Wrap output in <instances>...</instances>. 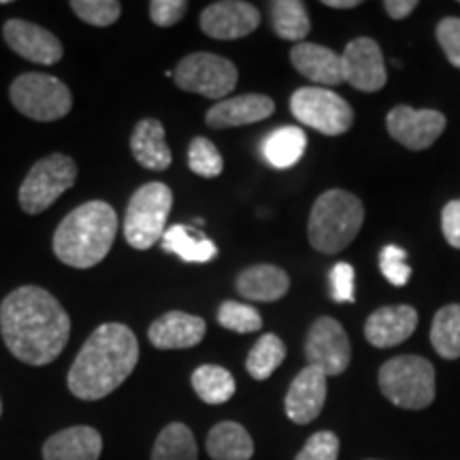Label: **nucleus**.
Wrapping results in <instances>:
<instances>
[{
  "instance_id": "f257e3e1",
  "label": "nucleus",
  "mask_w": 460,
  "mask_h": 460,
  "mask_svg": "<svg viewBox=\"0 0 460 460\" xmlns=\"http://www.w3.org/2000/svg\"><path fill=\"white\" fill-rule=\"evenodd\" d=\"M0 332L17 360L43 367L66 348L71 318L45 288L22 286L9 292L0 305Z\"/></svg>"
},
{
  "instance_id": "f03ea898",
  "label": "nucleus",
  "mask_w": 460,
  "mask_h": 460,
  "mask_svg": "<svg viewBox=\"0 0 460 460\" xmlns=\"http://www.w3.org/2000/svg\"><path fill=\"white\" fill-rule=\"evenodd\" d=\"M139 362V341L126 324H101L77 358L73 360L66 384L73 396L82 401H101L118 390Z\"/></svg>"
},
{
  "instance_id": "7ed1b4c3",
  "label": "nucleus",
  "mask_w": 460,
  "mask_h": 460,
  "mask_svg": "<svg viewBox=\"0 0 460 460\" xmlns=\"http://www.w3.org/2000/svg\"><path fill=\"white\" fill-rule=\"evenodd\" d=\"M118 234V214L105 200L75 207L54 233V254L73 269H92L105 261Z\"/></svg>"
},
{
  "instance_id": "20e7f679",
  "label": "nucleus",
  "mask_w": 460,
  "mask_h": 460,
  "mask_svg": "<svg viewBox=\"0 0 460 460\" xmlns=\"http://www.w3.org/2000/svg\"><path fill=\"white\" fill-rule=\"evenodd\" d=\"M365 222V207L348 190H329L314 203L309 216V243L320 254L332 256L358 237Z\"/></svg>"
},
{
  "instance_id": "39448f33",
  "label": "nucleus",
  "mask_w": 460,
  "mask_h": 460,
  "mask_svg": "<svg viewBox=\"0 0 460 460\" xmlns=\"http://www.w3.org/2000/svg\"><path fill=\"white\" fill-rule=\"evenodd\" d=\"M379 390L402 410H424L435 401V369L422 356H396L384 362Z\"/></svg>"
},
{
  "instance_id": "423d86ee",
  "label": "nucleus",
  "mask_w": 460,
  "mask_h": 460,
  "mask_svg": "<svg viewBox=\"0 0 460 460\" xmlns=\"http://www.w3.org/2000/svg\"><path fill=\"white\" fill-rule=\"evenodd\" d=\"M172 207V192L163 181L146 183L132 194L124 216V237L135 250H149L163 239Z\"/></svg>"
},
{
  "instance_id": "0eeeda50",
  "label": "nucleus",
  "mask_w": 460,
  "mask_h": 460,
  "mask_svg": "<svg viewBox=\"0 0 460 460\" xmlns=\"http://www.w3.org/2000/svg\"><path fill=\"white\" fill-rule=\"evenodd\" d=\"M13 107L34 122H56L73 107V94L54 75L24 73L9 88Z\"/></svg>"
},
{
  "instance_id": "6e6552de",
  "label": "nucleus",
  "mask_w": 460,
  "mask_h": 460,
  "mask_svg": "<svg viewBox=\"0 0 460 460\" xmlns=\"http://www.w3.org/2000/svg\"><path fill=\"white\" fill-rule=\"evenodd\" d=\"M75 180H77L75 160L65 154H49L39 160L22 181L17 192L20 207L31 216L43 214L66 190L75 186Z\"/></svg>"
},
{
  "instance_id": "1a4fd4ad",
  "label": "nucleus",
  "mask_w": 460,
  "mask_h": 460,
  "mask_svg": "<svg viewBox=\"0 0 460 460\" xmlns=\"http://www.w3.org/2000/svg\"><path fill=\"white\" fill-rule=\"evenodd\" d=\"M172 79L181 90L220 102L224 96L234 90L239 73L228 58L199 51V54L181 58L172 73Z\"/></svg>"
},
{
  "instance_id": "9d476101",
  "label": "nucleus",
  "mask_w": 460,
  "mask_h": 460,
  "mask_svg": "<svg viewBox=\"0 0 460 460\" xmlns=\"http://www.w3.org/2000/svg\"><path fill=\"white\" fill-rule=\"evenodd\" d=\"M290 111L307 128L322 135H345L354 124L349 102L326 88H298L290 99Z\"/></svg>"
},
{
  "instance_id": "9b49d317",
  "label": "nucleus",
  "mask_w": 460,
  "mask_h": 460,
  "mask_svg": "<svg viewBox=\"0 0 460 460\" xmlns=\"http://www.w3.org/2000/svg\"><path fill=\"white\" fill-rule=\"evenodd\" d=\"M305 358L309 367H315L329 376H341L352 360V345H349L348 332L337 320L318 318L309 329L307 341H305Z\"/></svg>"
},
{
  "instance_id": "f8f14e48",
  "label": "nucleus",
  "mask_w": 460,
  "mask_h": 460,
  "mask_svg": "<svg viewBox=\"0 0 460 460\" xmlns=\"http://www.w3.org/2000/svg\"><path fill=\"white\" fill-rule=\"evenodd\" d=\"M446 115L435 109H420L418 111V109L405 105L394 107L386 118L388 135L411 152H422L433 146L446 130Z\"/></svg>"
},
{
  "instance_id": "ddd939ff",
  "label": "nucleus",
  "mask_w": 460,
  "mask_h": 460,
  "mask_svg": "<svg viewBox=\"0 0 460 460\" xmlns=\"http://www.w3.org/2000/svg\"><path fill=\"white\" fill-rule=\"evenodd\" d=\"M261 26V11L243 0H220L200 13V31L217 41H234Z\"/></svg>"
},
{
  "instance_id": "4468645a",
  "label": "nucleus",
  "mask_w": 460,
  "mask_h": 460,
  "mask_svg": "<svg viewBox=\"0 0 460 460\" xmlns=\"http://www.w3.org/2000/svg\"><path fill=\"white\" fill-rule=\"evenodd\" d=\"M3 37L17 56L34 62V65L51 66L60 62L65 54V48L54 32L26 20L4 22Z\"/></svg>"
},
{
  "instance_id": "2eb2a0df",
  "label": "nucleus",
  "mask_w": 460,
  "mask_h": 460,
  "mask_svg": "<svg viewBox=\"0 0 460 460\" xmlns=\"http://www.w3.org/2000/svg\"><path fill=\"white\" fill-rule=\"evenodd\" d=\"M343 82L360 92H377L386 85V65L379 45L373 39L360 37L348 43L343 56Z\"/></svg>"
},
{
  "instance_id": "dca6fc26",
  "label": "nucleus",
  "mask_w": 460,
  "mask_h": 460,
  "mask_svg": "<svg viewBox=\"0 0 460 460\" xmlns=\"http://www.w3.org/2000/svg\"><path fill=\"white\" fill-rule=\"evenodd\" d=\"M324 402L326 376L315 367H305L288 388L286 416L295 424H309L324 410Z\"/></svg>"
},
{
  "instance_id": "f3484780",
  "label": "nucleus",
  "mask_w": 460,
  "mask_h": 460,
  "mask_svg": "<svg viewBox=\"0 0 460 460\" xmlns=\"http://www.w3.org/2000/svg\"><path fill=\"white\" fill-rule=\"evenodd\" d=\"M418 326V312L410 305H390L369 315L365 324V337L379 349L394 348L407 341Z\"/></svg>"
},
{
  "instance_id": "a211bd4d",
  "label": "nucleus",
  "mask_w": 460,
  "mask_h": 460,
  "mask_svg": "<svg viewBox=\"0 0 460 460\" xmlns=\"http://www.w3.org/2000/svg\"><path fill=\"white\" fill-rule=\"evenodd\" d=\"M207 324L199 315L186 312H169L149 326V343L156 349H188L205 339Z\"/></svg>"
},
{
  "instance_id": "6ab92c4d",
  "label": "nucleus",
  "mask_w": 460,
  "mask_h": 460,
  "mask_svg": "<svg viewBox=\"0 0 460 460\" xmlns=\"http://www.w3.org/2000/svg\"><path fill=\"white\" fill-rule=\"evenodd\" d=\"M275 111V102L264 94H243L233 96L216 102L205 115V122L211 128H234V126L256 124L271 118Z\"/></svg>"
},
{
  "instance_id": "aec40b11",
  "label": "nucleus",
  "mask_w": 460,
  "mask_h": 460,
  "mask_svg": "<svg viewBox=\"0 0 460 460\" xmlns=\"http://www.w3.org/2000/svg\"><path fill=\"white\" fill-rule=\"evenodd\" d=\"M290 62L303 77L318 84L320 88L343 84L341 56L324 45L296 43L290 51Z\"/></svg>"
},
{
  "instance_id": "412c9836",
  "label": "nucleus",
  "mask_w": 460,
  "mask_h": 460,
  "mask_svg": "<svg viewBox=\"0 0 460 460\" xmlns=\"http://www.w3.org/2000/svg\"><path fill=\"white\" fill-rule=\"evenodd\" d=\"M102 437L92 427H71L43 444V460H99Z\"/></svg>"
},
{
  "instance_id": "4be33fe9",
  "label": "nucleus",
  "mask_w": 460,
  "mask_h": 460,
  "mask_svg": "<svg viewBox=\"0 0 460 460\" xmlns=\"http://www.w3.org/2000/svg\"><path fill=\"white\" fill-rule=\"evenodd\" d=\"M130 152L137 163L149 171H166L172 163L164 126L156 118H146L135 126L130 137Z\"/></svg>"
},
{
  "instance_id": "5701e85b",
  "label": "nucleus",
  "mask_w": 460,
  "mask_h": 460,
  "mask_svg": "<svg viewBox=\"0 0 460 460\" xmlns=\"http://www.w3.org/2000/svg\"><path fill=\"white\" fill-rule=\"evenodd\" d=\"M237 290L243 298L258 303H275L290 290V278L275 264H254L237 278Z\"/></svg>"
},
{
  "instance_id": "b1692460",
  "label": "nucleus",
  "mask_w": 460,
  "mask_h": 460,
  "mask_svg": "<svg viewBox=\"0 0 460 460\" xmlns=\"http://www.w3.org/2000/svg\"><path fill=\"white\" fill-rule=\"evenodd\" d=\"M160 243H163L164 252L180 256L183 262L205 264L217 256L214 241L205 237L200 230L186 226V224H175V226L166 228Z\"/></svg>"
},
{
  "instance_id": "393cba45",
  "label": "nucleus",
  "mask_w": 460,
  "mask_h": 460,
  "mask_svg": "<svg viewBox=\"0 0 460 460\" xmlns=\"http://www.w3.org/2000/svg\"><path fill=\"white\" fill-rule=\"evenodd\" d=\"M307 135L298 126H279L262 141V156L273 169H290L303 158Z\"/></svg>"
},
{
  "instance_id": "a878e982",
  "label": "nucleus",
  "mask_w": 460,
  "mask_h": 460,
  "mask_svg": "<svg viewBox=\"0 0 460 460\" xmlns=\"http://www.w3.org/2000/svg\"><path fill=\"white\" fill-rule=\"evenodd\" d=\"M207 454L214 460H250L254 441L239 422H220L207 435Z\"/></svg>"
},
{
  "instance_id": "bb28decb",
  "label": "nucleus",
  "mask_w": 460,
  "mask_h": 460,
  "mask_svg": "<svg viewBox=\"0 0 460 460\" xmlns=\"http://www.w3.org/2000/svg\"><path fill=\"white\" fill-rule=\"evenodd\" d=\"M269 13H271L273 31L279 39L301 43L312 32V20L301 0H275L269 4Z\"/></svg>"
},
{
  "instance_id": "cd10ccee",
  "label": "nucleus",
  "mask_w": 460,
  "mask_h": 460,
  "mask_svg": "<svg viewBox=\"0 0 460 460\" xmlns=\"http://www.w3.org/2000/svg\"><path fill=\"white\" fill-rule=\"evenodd\" d=\"M190 382H192L199 399L209 402V405H222V402L233 399L234 390H237L233 373L220 365H200L192 373Z\"/></svg>"
},
{
  "instance_id": "c85d7f7f",
  "label": "nucleus",
  "mask_w": 460,
  "mask_h": 460,
  "mask_svg": "<svg viewBox=\"0 0 460 460\" xmlns=\"http://www.w3.org/2000/svg\"><path fill=\"white\" fill-rule=\"evenodd\" d=\"M199 446L194 433L186 424L171 422L160 430L149 460H197Z\"/></svg>"
},
{
  "instance_id": "c756f323",
  "label": "nucleus",
  "mask_w": 460,
  "mask_h": 460,
  "mask_svg": "<svg viewBox=\"0 0 460 460\" xmlns=\"http://www.w3.org/2000/svg\"><path fill=\"white\" fill-rule=\"evenodd\" d=\"M430 343L447 360L460 358V305H446L430 324Z\"/></svg>"
},
{
  "instance_id": "7c9ffc66",
  "label": "nucleus",
  "mask_w": 460,
  "mask_h": 460,
  "mask_svg": "<svg viewBox=\"0 0 460 460\" xmlns=\"http://www.w3.org/2000/svg\"><path fill=\"white\" fill-rule=\"evenodd\" d=\"M286 358V345L278 335L269 332L258 339L254 348L250 349L245 360V369L258 382H264L278 371V367Z\"/></svg>"
},
{
  "instance_id": "2f4dec72",
  "label": "nucleus",
  "mask_w": 460,
  "mask_h": 460,
  "mask_svg": "<svg viewBox=\"0 0 460 460\" xmlns=\"http://www.w3.org/2000/svg\"><path fill=\"white\" fill-rule=\"evenodd\" d=\"M188 166L197 175L214 180V177L222 175L224 160L217 147L207 137H194L188 147Z\"/></svg>"
},
{
  "instance_id": "473e14b6",
  "label": "nucleus",
  "mask_w": 460,
  "mask_h": 460,
  "mask_svg": "<svg viewBox=\"0 0 460 460\" xmlns=\"http://www.w3.org/2000/svg\"><path fill=\"white\" fill-rule=\"evenodd\" d=\"M217 322L226 331L241 332V335L262 329V318L258 314V309L237 301H226L220 305V309H217Z\"/></svg>"
},
{
  "instance_id": "72a5a7b5",
  "label": "nucleus",
  "mask_w": 460,
  "mask_h": 460,
  "mask_svg": "<svg viewBox=\"0 0 460 460\" xmlns=\"http://www.w3.org/2000/svg\"><path fill=\"white\" fill-rule=\"evenodd\" d=\"M71 9L85 24L107 28L122 15V4L115 0H73Z\"/></svg>"
},
{
  "instance_id": "f704fd0d",
  "label": "nucleus",
  "mask_w": 460,
  "mask_h": 460,
  "mask_svg": "<svg viewBox=\"0 0 460 460\" xmlns=\"http://www.w3.org/2000/svg\"><path fill=\"white\" fill-rule=\"evenodd\" d=\"M379 271L393 286H405L411 278V267L407 264V252L399 245L384 247L379 252Z\"/></svg>"
},
{
  "instance_id": "c9c22d12",
  "label": "nucleus",
  "mask_w": 460,
  "mask_h": 460,
  "mask_svg": "<svg viewBox=\"0 0 460 460\" xmlns=\"http://www.w3.org/2000/svg\"><path fill=\"white\" fill-rule=\"evenodd\" d=\"M339 458V437L331 430H320L312 435L295 460H337Z\"/></svg>"
},
{
  "instance_id": "e433bc0d",
  "label": "nucleus",
  "mask_w": 460,
  "mask_h": 460,
  "mask_svg": "<svg viewBox=\"0 0 460 460\" xmlns=\"http://www.w3.org/2000/svg\"><path fill=\"white\" fill-rule=\"evenodd\" d=\"M437 41L450 65L460 68V17H444L437 24Z\"/></svg>"
},
{
  "instance_id": "4c0bfd02",
  "label": "nucleus",
  "mask_w": 460,
  "mask_h": 460,
  "mask_svg": "<svg viewBox=\"0 0 460 460\" xmlns=\"http://www.w3.org/2000/svg\"><path fill=\"white\" fill-rule=\"evenodd\" d=\"M331 296L337 303H354V267L349 262H337L329 275Z\"/></svg>"
},
{
  "instance_id": "58836bf2",
  "label": "nucleus",
  "mask_w": 460,
  "mask_h": 460,
  "mask_svg": "<svg viewBox=\"0 0 460 460\" xmlns=\"http://www.w3.org/2000/svg\"><path fill=\"white\" fill-rule=\"evenodd\" d=\"M188 11V3L183 0H152L149 3V17L160 28H171L180 24Z\"/></svg>"
},
{
  "instance_id": "ea45409f",
  "label": "nucleus",
  "mask_w": 460,
  "mask_h": 460,
  "mask_svg": "<svg viewBox=\"0 0 460 460\" xmlns=\"http://www.w3.org/2000/svg\"><path fill=\"white\" fill-rule=\"evenodd\" d=\"M441 228L444 237L452 247L460 250V200H450L441 211Z\"/></svg>"
},
{
  "instance_id": "a19ab883",
  "label": "nucleus",
  "mask_w": 460,
  "mask_h": 460,
  "mask_svg": "<svg viewBox=\"0 0 460 460\" xmlns=\"http://www.w3.org/2000/svg\"><path fill=\"white\" fill-rule=\"evenodd\" d=\"M418 7L416 0H386L384 9L393 20H405L407 15L413 13V9Z\"/></svg>"
},
{
  "instance_id": "79ce46f5",
  "label": "nucleus",
  "mask_w": 460,
  "mask_h": 460,
  "mask_svg": "<svg viewBox=\"0 0 460 460\" xmlns=\"http://www.w3.org/2000/svg\"><path fill=\"white\" fill-rule=\"evenodd\" d=\"M324 4L331 9H354L358 7L360 0H324Z\"/></svg>"
},
{
  "instance_id": "37998d69",
  "label": "nucleus",
  "mask_w": 460,
  "mask_h": 460,
  "mask_svg": "<svg viewBox=\"0 0 460 460\" xmlns=\"http://www.w3.org/2000/svg\"><path fill=\"white\" fill-rule=\"evenodd\" d=\"M0 416H3V401H0Z\"/></svg>"
},
{
  "instance_id": "c03bdc74",
  "label": "nucleus",
  "mask_w": 460,
  "mask_h": 460,
  "mask_svg": "<svg viewBox=\"0 0 460 460\" xmlns=\"http://www.w3.org/2000/svg\"><path fill=\"white\" fill-rule=\"evenodd\" d=\"M0 4H9V0H0Z\"/></svg>"
}]
</instances>
